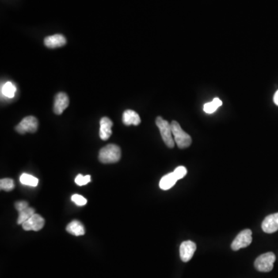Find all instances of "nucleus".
I'll return each mask as SVG.
<instances>
[{
    "mask_svg": "<svg viewBox=\"0 0 278 278\" xmlns=\"http://www.w3.org/2000/svg\"><path fill=\"white\" fill-rule=\"evenodd\" d=\"M122 156L120 148L114 144H110L99 152V161L101 163L111 164L119 162Z\"/></svg>",
    "mask_w": 278,
    "mask_h": 278,
    "instance_id": "obj_1",
    "label": "nucleus"
},
{
    "mask_svg": "<svg viewBox=\"0 0 278 278\" xmlns=\"http://www.w3.org/2000/svg\"><path fill=\"white\" fill-rule=\"evenodd\" d=\"M171 127H172V135L174 137L175 142L177 144L178 147L181 149L189 147L192 144L190 135L183 131L180 124L176 121H173L171 123Z\"/></svg>",
    "mask_w": 278,
    "mask_h": 278,
    "instance_id": "obj_2",
    "label": "nucleus"
},
{
    "mask_svg": "<svg viewBox=\"0 0 278 278\" xmlns=\"http://www.w3.org/2000/svg\"><path fill=\"white\" fill-rule=\"evenodd\" d=\"M155 123L159 129L162 140L165 142V145L170 149L174 148L175 140L173 138V135H172L171 124H169L166 120H164L162 117H158L155 121Z\"/></svg>",
    "mask_w": 278,
    "mask_h": 278,
    "instance_id": "obj_3",
    "label": "nucleus"
},
{
    "mask_svg": "<svg viewBox=\"0 0 278 278\" xmlns=\"http://www.w3.org/2000/svg\"><path fill=\"white\" fill-rule=\"evenodd\" d=\"M275 260L276 257L275 253L272 252L264 253L259 256L255 260V268L260 272H270L273 270Z\"/></svg>",
    "mask_w": 278,
    "mask_h": 278,
    "instance_id": "obj_4",
    "label": "nucleus"
},
{
    "mask_svg": "<svg viewBox=\"0 0 278 278\" xmlns=\"http://www.w3.org/2000/svg\"><path fill=\"white\" fill-rule=\"evenodd\" d=\"M253 238H252V231L249 229L243 230L239 233L234 241L231 244V248L234 251H237L241 248L247 247L249 244H251Z\"/></svg>",
    "mask_w": 278,
    "mask_h": 278,
    "instance_id": "obj_5",
    "label": "nucleus"
},
{
    "mask_svg": "<svg viewBox=\"0 0 278 278\" xmlns=\"http://www.w3.org/2000/svg\"><path fill=\"white\" fill-rule=\"evenodd\" d=\"M38 121L33 116H27L24 118L16 127V131L24 135L26 133H34L37 131Z\"/></svg>",
    "mask_w": 278,
    "mask_h": 278,
    "instance_id": "obj_6",
    "label": "nucleus"
},
{
    "mask_svg": "<svg viewBox=\"0 0 278 278\" xmlns=\"http://www.w3.org/2000/svg\"><path fill=\"white\" fill-rule=\"evenodd\" d=\"M44 224H45V219L39 214H35L29 219L24 222L22 226L26 231H31V230L39 231L43 229Z\"/></svg>",
    "mask_w": 278,
    "mask_h": 278,
    "instance_id": "obj_7",
    "label": "nucleus"
},
{
    "mask_svg": "<svg viewBox=\"0 0 278 278\" xmlns=\"http://www.w3.org/2000/svg\"><path fill=\"white\" fill-rule=\"evenodd\" d=\"M196 250V244L191 241L182 243L180 248V258L183 262H188L193 257Z\"/></svg>",
    "mask_w": 278,
    "mask_h": 278,
    "instance_id": "obj_8",
    "label": "nucleus"
},
{
    "mask_svg": "<svg viewBox=\"0 0 278 278\" xmlns=\"http://www.w3.org/2000/svg\"><path fill=\"white\" fill-rule=\"evenodd\" d=\"M69 105V98L66 93L60 92L54 99V111L56 115H61Z\"/></svg>",
    "mask_w": 278,
    "mask_h": 278,
    "instance_id": "obj_9",
    "label": "nucleus"
},
{
    "mask_svg": "<svg viewBox=\"0 0 278 278\" xmlns=\"http://www.w3.org/2000/svg\"><path fill=\"white\" fill-rule=\"evenodd\" d=\"M262 230L266 233H273L278 230V213L268 216L262 222Z\"/></svg>",
    "mask_w": 278,
    "mask_h": 278,
    "instance_id": "obj_10",
    "label": "nucleus"
},
{
    "mask_svg": "<svg viewBox=\"0 0 278 278\" xmlns=\"http://www.w3.org/2000/svg\"><path fill=\"white\" fill-rule=\"evenodd\" d=\"M112 126H113V123L111 122V119H108L107 117H104L101 119L99 135L102 140H108V138L111 137L112 134V130H111Z\"/></svg>",
    "mask_w": 278,
    "mask_h": 278,
    "instance_id": "obj_11",
    "label": "nucleus"
},
{
    "mask_svg": "<svg viewBox=\"0 0 278 278\" xmlns=\"http://www.w3.org/2000/svg\"><path fill=\"white\" fill-rule=\"evenodd\" d=\"M66 43V38L61 34H55L47 36L44 39V44L48 48L54 49L64 46Z\"/></svg>",
    "mask_w": 278,
    "mask_h": 278,
    "instance_id": "obj_12",
    "label": "nucleus"
},
{
    "mask_svg": "<svg viewBox=\"0 0 278 278\" xmlns=\"http://www.w3.org/2000/svg\"><path fill=\"white\" fill-rule=\"evenodd\" d=\"M122 122L125 125H138L141 123L140 116L132 110H126L122 115Z\"/></svg>",
    "mask_w": 278,
    "mask_h": 278,
    "instance_id": "obj_13",
    "label": "nucleus"
},
{
    "mask_svg": "<svg viewBox=\"0 0 278 278\" xmlns=\"http://www.w3.org/2000/svg\"><path fill=\"white\" fill-rule=\"evenodd\" d=\"M66 231L72 235L83 236L85 235V228L80 221L73 220L67 225L66 228Z\"/></svg>",
    "mask_w": 278,
    "mask_h": 278,
    "instance_id": "obj_14",
    "label": "nucleus"
},
{
    "mask_svg": "<svg viewBox=\"0 0 278 278\" xmlns=\"http://www.w3.org/2000/svg\"><path fill=\"white\" fill-rule=\"evenodd\" d=\"M178 181L173 172H170L169 174L165 175V176L161 179L159 183L160 188L162 190H168L174 186L176 182Z\"/></svg>",
    "mask_w": 278,
    "mask_h": 278,
    "instance_id": "obj_15",
    "label": "nucleus"
},
{
    "mask_svg": "<svg viewBox=\"0 0 278 278\" xmlns=\"http://www.w3.org/2000/svg\"><path fill=\"white\" fill-rule=\"evenodd\" d=\"M18 213L19 216L18 219H17V223L19 225H22L27 219H29L33 214H35V210L32 207H28L24 209V210H20Z\"/></svg>",
    "mask_w": 278,
    "mask_h": 278,
    "instance_id": "obj_16",
    "label": "nucleus"
},
{
    "mask_svg": "<svg viewBox=\"0 0 278 278\" xmlns=\"http://www.w3.org/2000/svg\"><path fill=\"white\" fill-rule=\"evenodd\" d=\"M222 102L220 99L215 97L211 102L207 103L204 104L203 110L207 114H213L215 112L219 107L222 106Z\"/></svg>",
    "mask_w": 278,
    "mask_h": 278,
    "instance_id": "obj_17",
    "label": "nucleus"
},
{
    "mask_svg": "<svg viewBox=\"0 0 278 278\" xmlns=\"http://www.w3.org/2000/svg\"><path fill=\"white\" fill-rule=\"evenodd\" d=\"M20 181L23 185H29V186L32 187L37 186L38 183H39L37 178L27 174V173L22 174L20 178Z\"/></svg>",
    "mask_w": 278,
    "mask_h": 278,
    "instance_id": "obj_18",
    "label": "nucleus"
},
{
    "mask_svg": "<svg viewBox=\"0 0 278 278\" xmlns=\"http://www.w3.org/2000/svg\"><path fill=\"white\" fill-rule=\"evenodd\" d=\"M1 92L5 97L13 98L16 92V88L12 82H6L1 88Z\"/></svg>",
    "mask_w": 278,
    "mask_h": 278,
    "instance_id": "obj_19",
    "label": "nucleus"
},
{
    "mask_svg": "<svg viewBox=\"0 0 278 278\" xmlns=\"http://www.w3.org/2000/svg\"><path fill=\"white\" fill-rule=\"evenodd\" d=\"M14 188V181L12 179L6 178V179H2V180H0V188H1V190L9 192V191L13 190Z\"/></svg>",
    "mask_w": 278,
    "mask_h": 278,
    "instance_id": "obj_20",
    "label": "nucleus"
},
{
    "mask_svg": "<svg viewBox=\"0 0 278 278\" xmlns=\"http://www.w3.org/2000/svg\"><path fill=\"white\" fill-rule=\"evenodd\" d=\"M72 202H74L77 206L79 207H84L87 204V199L84 196L78 195V194H74L71 196Z\"/></svg>",
    "mask_w": 278,
    "mask_h": 278,
    "instance_id": "obj_21",
    "label": "nucleus"
},
{
    "mask_svg": "<svg viewBox=\"0 0 278 278\" xmlns=\"http://www.w3.org/2000/svg\"><path fill=\"white\" fill-rule=\"evenodd\" d=\"M91 182V176L88 175V176H82V175L80 174L76 177L75 179V183L77 185H85L88 183H90Z\"/></svg>",
    "mask_w": 278,
    "mask_h": 278,
    "instance_id": "obj_22",
    "label": "nucleus"
},
{
    "mask_svg": "<svg viewBox=\"0 0 278 278\" xmlns=\"http://www.w3.org/2000/svg\"><path fill=\"white\" fill-rule=\"evenodd\" d=\"M173 173H174L175 176H176V179H177L178 180H180L186 176L187 169H185V167L179 166L177 167L176 169H175Z\"/></svg>",
    "mask_w": 278,
    "mask_h": 278,
    "instance_id": "obj_23",
    "label": "nucleus"
},
{
    "mask_svg": "<svg viewBox=\"0 0 278 278\" xmlns=\"http://www.w3.org/2000/svg\"><path fill=\"white\" fill-rule=\"evenodd\" d=\"M14 206L15 208H16V210L19 212L20 210H24V209L29 207V203L26 201H18L15 203Z\"/></svg>",
    "mask_w": 278,
    "mask_h": 278,
    "instance_id": "obj_24",
    "label": "nucleus"
},
{
    "mask_svg": "<svg viewBox=\"0 0 278 278\" xmlns=\"http://www.w3.org/2000/svg\"><path fill=\"white\" fill-rule=\"evenodd\" d=\"M274 102L278 106V91L275 93V96H274Z\"/></svg>",
    "mask_w": 278,
    "mask_h": 278,
    "instance_id": "obj_25",
    "label": "nucleus"
}]
</instances>
